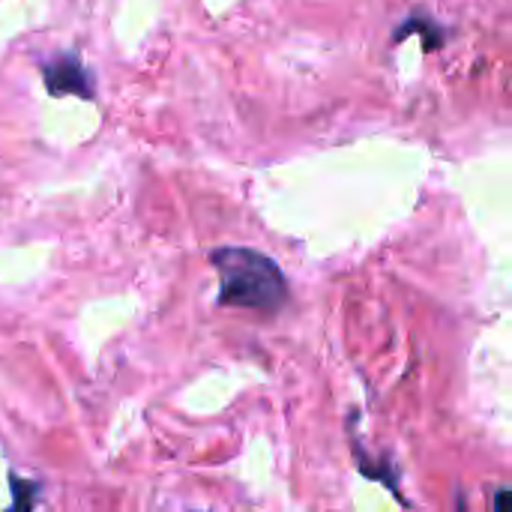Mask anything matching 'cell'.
I'll list each match as a JSON object with an SVG mask.
<instances>
[{
    "mask_svg": "<svg viewBox=\"0 0 512 512\" xmlns=\"http://www.w3.org/2000/svg\"><path fill=\"white\" fill-rule=\"evenodd\" d=\"M411 30L423 36V42H426L423 48H426V51H435V48H441V45H444V30H438V27L432 24V18H426V15H411V18L396 30V36H393V39H405Z\"/></svg>",
    "mask_w": 512,
    "mask_h": 512,
    "instance_id": "obj_3",
    "label": "cell"
},
{
    "mask_svg": "<svg viewBox=\"0 0 512 512\" xmlns=\"http://www.w3.org/2000/svg\"><path fill=\"white\" fill-rule=\"evenodd\" d=\"M219 273V303L255 312H276L288 300V279L279 264L246 246H222L210 255Z\"/></svg>",
    "mask_w": 512,
    "mask_h": 512,
    "instance_id": "obj_1",
    "label": "cell"
},
{
    "mask_svg": "<svg viewBox=\"0 0 512 512\" xmlns=\"http://www.w3.org/2000/svg\"><path fill=\"white\" fill-rule=\"evenodd\" d=\"M507 501H510V489H498L495 492V512H510Z\"/></svg>",
    "mask_w": 512,
    "mask_h": 512,
    "instance_id": "obj_4",
    "label": "cell"
},
{
    "mask_svg": "<svg viewBox=\"0 0 512 512\" xmlns=\"http://www.w3.org/2000/svg\"><path fill=\"white\" fill-rule=\"evenodd\" d=\"M42 78L51 96H93V78L75 54H57L54 60H48Z\"/></svg>",
    "mask_w": 512,
    "mask_h": 512,
    "instance_id": "obj_2",
    "label": "cell"
},
{
    "mask_svg": "<svg viewBox=\"0 0 512 512\" xmlns=\"http://www.w3.org/2000/svg\"><path fill=\"white\" fill-rule=\"evenodd\" d=\"M459 512H468V507L462 504V498H459Z\"/></svg>",
    "mask_w": 512,
    "mask_h": 512,
    "instance_id": "obj_5",
    "label": "cell"
}]
</instances>
